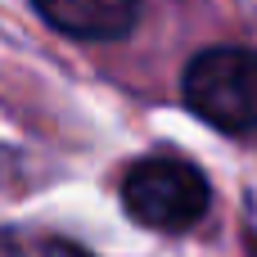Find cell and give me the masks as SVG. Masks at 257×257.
Listing matches in <instances>:
<instances>
[{
  "label": "cell",
  "mask_w": 257,
  "mask_h": 257,
  "mask_svg": "<svg viewBox=\"0 0 257 257\" xmlns=\"http://www.w3.org/2000/svg\"><path fill=\"white\" fill-rule=\"evenodd\" d=\"M122 203L131 221L158 235H185L208 217L212 185L181 154H145L122 172Z\"/></svg>",
  "instance_id": "6da1fadb"
},
{
  "label": "cell",
  "mask_w": 257,
  "mask_h": 257,
  "mask_svg": "<svg viewBox=\"0 0 257 257\" xmlns=\"http://www.w3.org/2000/svg\"><path fill=\"white\" fill-rule=\"evenodd\" d=\"M181 99L194 117L226 136L257 131V50L208 45L181 72Z\"/></svg>",
  "instance_id": "7a4b0ae2"
},
{
  "label": "cell",
  "mask_w": 257,
  "mask_h": 257,
  "mask_svg": "<svg viewBox=\"0 0 257 257\" xmlns=\"http://www.w3.org/2000/svg\"><path fill=\"white\" fill-rule=\"evenodd\" d=\"M32 9L72 41H117L140 23V0H32Z\"/></svg>",
  "instance_id": "3957f363"
},
{
  "label": "cell",
  "mask_w": 257,
  "mask_h": 257,
  "mask_svg": "<svg viewBox=\"0 0 257 257\" xmlns=\"http://www.w3.org/2000/svg\"><path fill=\"white\" fill-rule=\"evenodd\" d=\"M41 257H90V253H81V248H72V244H50Z\"/></svg>",
  "instance_id": "277c9868"
},
{
  "label": "cell",
  "mask_w": 257,
  "mask_h": 257,
  "mask_svg": "<svg viewBox=\"0 0 257 257\" xmlns=\"http://www.w3.org/2000/svg\"><path fill=\"white\" fill-rule=\"evenodd\" d=\"M0 257H23V248H18V239H14L9 230H0Z\"/></svg>",
  "instance_id": "5b68a950"
}]
</instances>
